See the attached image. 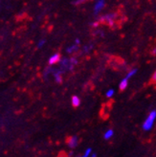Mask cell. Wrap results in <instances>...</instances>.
<instances>
[{
  "instance_id": "cell-1",
  "label": "cell",
  "mask_w": 156,
  "mask_h": 157,
  "mask_svg": "<svg viewBox=\"0 0 156 157\" xmlns=\"http://www.w3.org/2000/svg\"><path fill=\"white\" fill-rule=\"evenodd\" d=\"M59 63L61 70H73L74 67L78 64V59L75 57H72L70 59L64 58L60 59Z\"/></svg>"
},
{
  "instance_id": "cell-2",
  "label": "cell",
  "mask_w": 156,
  "mask_h": 157,
  "mask_svg": "<svg viewBox=\"0 0 156 157\" xmlns=\"http://www.w3.org/2000/svg\"><path fill=\"white\" fill-rule=\"evenodd\" d=\"M156 120V110H152L150 112V114L147 115L146 118V120L143 124V129L146 131H149L152 128L154 122Z\"/></svg>"
},
{
  "instance_id": "cell-3",
  "label": "cell",
  "mask_w": 156,
  "mask_h": 157,
  "mask_svg": "<svg viewBox=\"0 0 156 157\" xmlns=\"http://www.w3.org/2000/svg\"><path fill=\"white\" fill-rule=\"evenodd\" d=\"M116 18H117V13H106V14L104 15V17H100L99 21L100 22H105V23H106L107 25L112 26V25L115 24Z\"/></svg>"
},
{
  "instance_id": "cell-4",
  "label": "cell",
  "mask_w": 156,
  "mask_h": 157,
  "mask_svg": "<svg viewBox=\"0 0 156 157\" xmlns=\"http://www.w3.org/2000/svg\"><path fill=\"white\" fill-rule=\"evenodd\" d=\"M105 6V0H97L94 4V14H99Z\"/></svg>"
},
{
  "instance_id": "cell-5",
  "label": "cell",
  "mask_w": 156,
  "mask_h": 157,
  "mask_svg": "<svg viewBox=\"0 0 156 157\" xmlns=\"http://www.w3.org/2000/svg\"><path fill=\"white\" fill-rule=\"evenodd\" d=\"M60 59H61V58H60V54H59V53H56V54L52 55V56L49 58L48 63H49V65H54V64H57V63H59V62L60 61Z\"/></svg>"
},
{
  "instance_id": "cell-6",
  "label": "cell",
  "mask_w": 156,
  "mask_h": 157,
  "mask_svg": "<svg viewBox=\"0 0 156 157\" xmlns=\"http://www.w3.org/2000/svg\"><path fill=\"white\" fill-rule=\"evenodd\" d=\"M79 144V138L77 136H71L67 140V145L70 148H74Z\"/></svg>"
},
{
  "instance_id": "cell-7",
  "label": "cell",
  "mask_w": 156,
  "mask_h": 157,
  "mask_svg": "<svg viewBox=\"0 0 156 157\" xmlns=\"http://www.w3.org/2000/svg\"><path fill=\"white\" fill-rule=\"evenodd\" d=\"M55 78V81H56L58 83H61L62 82V70L59 69V70H55V71L52 72Z\"/></svg>"
},
{
  "instance_id": "cell-8",
  "label": "cell",
  "mask_w": 156,
  "mask_h": 157,
  "mask_svg": "<svg viewBox=\"0 0 156 157\" xmlns=\"http://www.w3.org/2000/svg\"><path fill=\"white\" fill-rule=\"evenodd\" d=\"M79 48H80V44H78V43L74 42L73 45L69 46L68 48L66 49V52H67V54L73 55V54H75L78 50H79Z\"/></svg>"
},
{
  "instance_id": "cell-9",
  "label": "cell",
  "mask_w": 156,
  "mask_h": 157,
  "mask_svg": "<svg viewBox=\"0 0 156 157\" xmlns=\"http://www.w3.org/2000/svg\"><path fill=\"white\" fill-rule=\"evenodd\" d=\"M127 85H128V78H123V80L120 82V83H119V88H120V90H124L127 87Z\"/></svg>"
},
{
  "instance_id": "cell-10",
  "label": "cell",
  "mask_w": 156,
  "mask_h": 157,
  "mask_svg": "<svg viewBox=\"0 0 156 157\" xmlns=\"http://www.w3.org/2000/svg\"><path fill=\"white\" fill-rule=\"evenodd\" d=\"M71 104L74 107H78V106H80L81 105V99L78 97V96H73L72 99H71Z\"/></svg>"
},
{
  "instance_id": "cell-11",
  "label": "cell",
  "mask_w": 156,
  "mask_h": 157,
  "mask_svg": "<svg viewBox=\"0 0 156 157\" xmlns=\"http://www.w3.org/2000/svg\"><path fill=\"white\" fill-rule=\"evenodd\" d=\"M114 135V131L112 129H107L105 132V134H104V138L105 140H109V139H111L112 136Z\"/></svg>"
},
{
  "instance_id": "cell-12",
  "label": "cell",
  "mask_w": 156,
  "mask_h": 157,
  "mask_svg": "<svg viewBox=\"0 0 156 157\" xmlns=\"http://www.w3.org/2000/svg\"><path fill=\"white\" fill-rule=\"evenodd\" d=\"M136 74H137V69H136V68H134V69H130L129 71L127 72V77H126V78H128V80H129L130 78L134 77Z\"/></svg>"
},
{
  "instance_id": "cell-13",
  "label": "cell",
  "mask_w": 156,
  "mask_h": 157,
  "mask_svg": "<svg viewBox=\"0 0 156 157\" xmlns=\"http://www.w3.org/2000/svg\"><path fill=\"white\" fill-rule=\"evenodd\" d=\"M114 94H115V90L113 88H110L106 91L105 96H106V98H112L114 96Z\"/></svg>"
},
{
  "instance_id": "cell-14",
  "label": "cell",
  "mask_w": 156,
  "mask_h": 157,
  "mask_svg": "<svg viewBox=\"0 0 156 157\" xmlns=\"http://www.w3.org/2000/svg\"><path fill=\"white\" fill-rule=\"evenodd\" d=\"M91 154H92V150L89 147V148H87V150L84 151V153H83L82 157H90V156H91Z\"/></svg>"
},
{
  "instance_id": "cell-15",
  "label": "cell",
  "mask_w": 156,
  "mask_h": 157,
  "mask_svg": "<svg viewBox=\"0 0 156 157\" xmlns=\"http://www.w3.org/2000/svg\"><path fill=\"white\" fill-rule=\"evenodd\" d=\"M86 1H87V0H75V1L73 2V4L78 6V5H82V4L85 3Z\"/></svg>"
},
{
  "instance_id": "cell-16",
  "label": "cell",
  "mask_w": 156,
  "mask_h": 157,
  "mask_svg": "<svg viewBox=\"0 0 156 157\" xmlns=\"http://www.w3.org/2000/svg\"><path fill=\"white\" fill-rule=\"evenodd\" d=\"M46 43V40L45 39H40V41H38V43H37V47L38 48H41V47H43V45Z\"/></svg>"
},
{
  "instance_id": "cell-17",
  "label": "cell",
  "mask_w": 156,
  "mask_h": 157,
  "mask_svg": "<svg viewBox=\"0 0 156 157\" xmlns=\"http://www.w3.org/2000/svg\"><path fill=\"white\" fill-rule=\"evenodd\" d=\"M151 82L156 83V71L153 73V75H152V77H151Z\"/></svg>"
},
{
  "instance_id": "cell-18",
  "label": "cell",
  "mask_w": 156,
  "mask_h": 157,
  "mask_svg": "<svg viewBox=\"0 0 156 157\" xmlns=\"http://www.w3.org/2000/svg\"><path fill=\"white\" fill-rule=\"evenodd\" d=\"M151 55H153V56H156V47H154V48L151 50Z\"/></svg>"
},
{
  "instance_id": "cell-19",
  "label": "cell",
  "mask_w": 156,
  "mask_h": 157,
  "mask_svg": "<svg viewBox=\"0 0 156 157\" xmlns=\"http://www.w3.org/2000/svg\"><path fill=\"white\" fill-rule=\"evenodd\" d=\"M90 157H96V154H91Z\"/></svg>"
}]
</instances>
